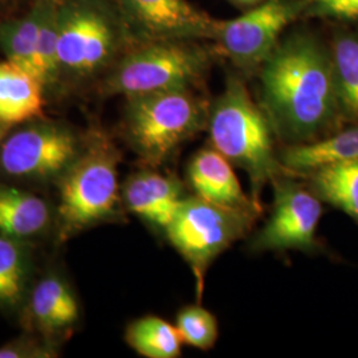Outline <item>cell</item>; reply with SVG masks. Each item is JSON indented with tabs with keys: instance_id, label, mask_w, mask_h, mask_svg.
<instances>
[{
	"instance_id": "cb8c5ba5",
	"label": "cell",
	"mask_w": 358,
	"mask_h": 358,
	"mask_svg": "<svg viewBox=\"0 0 358 358\" xmlns=\"http://www.w3.org/2000/svg\"><path fill=\"white\" fill-rule=\"evenodd\" d=\"M176 327L186 345L199 350H210L215 346L219 334L217 317L206 308L198 304L182 308Z\"/></svg>"
},
{
	"instance_id": "4316f807",
	"label": "cell",
	"mask_w": 358,
	"mask_h": 358,
	"mask_svg": "<svg viewBox=\"0 0 358 358\" xmlns=\"http://www.w3.org/2000/svg\"><path fill=\"white\" fill-rule=\"evenodd\" d=\"M231 3H234V4H236V6H242V7H245V6H254V4H259V3H262V1H264V0H230Z\"/></svg>"
},
{
	"instance_id": "ac0fdd59",
	"label": "cell",
	"mask_w": 358,
	"mask_h": 358,
	"mask_svg": "<svg viewBox=\"0 0 358 358\" xmlns=\"http://www.w3.org/2000/svg\"><path fill=\"white\" fill-rule=\"evenodd\" d=\"M44 11V0H36L26 16L0 23V48L7 60L38 77V31Z\"/></svg>"
},
{
	"instance_id": "e0dca14e",
	"label": "cell",
	"mask_w": 358,
	"mask_h": 358,
	"mask_svg": "<svg viewBox=\"0 0 358 358\" xmlns=\"http://www.w3.org/2000/svg\"><path fill=\"white\" fill-rule=\"evenodd\" d=\"M51 220L50 207L32 192L0 185V234L17 241L45 230Z\"/></svg>"
},
{
	"instance_id": "7a4b0ae2",
	"label": "cell",
	"mask_w": 358,
	"mask_h": 358,
	"mask_svg": "<svg viewBox=\"0 0 358 358\" xmlns=\"http://www.w3.org/2000/svg\"><path fill=\"white\" fill-rule=\"evenodd\" d=\"M207 129L213 148L245 170L252 199L259 203L263 186L287 170L275 153L268 117L256 106L238 77H229L226 90L210 110Z\"/></svg>"
},
{
	"instance_id": "d4e9b609",
	"label": "cell",
	"mask_w": 358,
	"mask_h": 358,
	"mask_svg": "<svg viewBox=\"0 0 358 358\" xmlns=\"http://www.w3.org/2000/svg\"><path fill=\"white\" fill-rule=\"evenodd\" d=\"M306 16L357 20L358 0H307Z\"/></svg>"
},
{
	"instance_id": "8fae6325",
	"label": "cell",
	"mask_w": 358,
	"mask_h": 358,
	"mask_svg": "<svg viewBox=\"0 0 358 358\" xmlns=\"http://www.w3.org/2000/svg\"><path fill=\"white\" fill-rule=\"evenodd\" d=\"M125 20L137 36L161 40H215L220 20L186 0H120Z\"/></svg>"
},
{
	"instance_id": "7c38bea8",
	"label": "cell",
	"mask_w": 358,
	"mask_h": 358,
	"mask_svg": "<svg viewBox=\"0 0 358 358\" xmlns=\"http://www.w3.org/2000/svg\"><path fill=\"white\" fill-rule=\"evenodd\" d=\"M121 195L130 213L164 231L185 199L179 180L155 171L131 176L125 182Z\"/></svg>"
},
{
	"instance_id": "6da1fadb",
	"label": "cell",
	"mask_w": 358,
	"mask_h": 358,
	"mask_svg": "<svg viewBox=\"0 0 358 358\" xmlns=\"http://www.w3.org/2000/svg\"><path fill=\"white\" fill-rule=\"evenodd\" d=\"M260 83L264 113L288 143L325 137L341 117L332 53L309 34L278 43L262 64Z\"/></svg>"
},
{
	"instance_id": "30bf717a",
	"label": "cell",
	"mask_w": 358,
	"mask_h": 358,
	"mask_svg": "<svg viewBox=\"0 0 358 358\" xmlns=\"http://www.w3.org/2000/svg\"><path fill=\"white\" fill-rule=\"evenodd\" d=\"M306 8L307 0H264L235 19L220 20L215 41L239 68L262 66L282 31L304 15Z\"/></svg>"
},
{
	"instance_id": "9c48e42d",
	"label": "cell",
	"mask_w": 358,
	"mask_h": 358,
	"mask_svg": "<svg viewBox=\"0 0 358 358\" xmlns=\"http://www.w3.org/2000/svg\"><path fill=\"white\" fill-rule=\"evenodd\" d=\"M81 148L71 129L48 122L32 124L1 142L0 169L15 178H60Z\"/></svg>"
},
{
	"instance_id": "9a60e30c",
	"label": "cell",
	"mask_w": 358,
	"mask_h": 358,
	"mask_svg": "<svg viewBox=\"0 0 358 358\" xmlns=\"http://www.w3.org/2000/svg\"><path fill=\"white\" fill-rule=\"evenodd\" d=\"M44 85L38 77L10 60L0 63V124L32 121L44 112Z\"/></svg>"
},
{
	"instance_id": "5b68a950",
	"label": "cell",
	"mask_w": 358,
	"mask_h": 358,
	"mask_svg": "<svg viewBox=\"0 0 358 358\" xmlns=\"http://www.w3.org/2000/svg\"><path fill=\"white\" fill-rule=\"evenodd\" d=\"M259 213L257 208L215 205L198 195L185 196L165 232L192 268L198 303L203 296L206 272L211 263L250 232Z\"/></svg>"
},
{
	"instance_id": "44dd1931",
	"label": "cell",
	"mask_w": 358,
	"mask_h": 358,
	"mask_svg": "<svg viewBox=\"0 0 358 358\" xmlns=\"http://www.w3.org/2000/svg\"><path fill=\"white\" fill-rule=\"evenodd\" d=\"M331 53L341 117L358 124V35H338Z\"/></svg>"
},
{
	"instance_id": "277c9868",
	"label": "cell",
	"mask_w": 358,
	"mask_h": 358,
	"mask_svg": "<svg viewBox=\"0 0 358 358\" xmlns=\"http://www.w3.org/2000/svg\"><path fill=\"white\" fill-rule=\"evenodd\" d=\"M120 152L101 133H93L75 162L60 177L57 219L65 239L118 214Z\"/></svg>"
},
{
	"instance_id": "ba28073f",
	"label": "cell",
	"mask_w": 358,
	"mask_h": 358,
	"mask_svg": "<svg viewBox=\"0 0 358 358\" xmlns=\"http://www.w3.org/2000/svg\"><path fill=\"white\" fill-rule=\"evenodd\" d=\"M118 47L113 17L90 3H71L59 10L57 53L60 69L90 76L108 64Z\"/></svg>"
},
{
	"instance_id": "5bb4252c",
	"label": "cell",
	"mask_w": 358,
	"mask_h": 358,
	"mask_svg": "<svg viewBox=\"0 0 358 358\" xmlns=\"http://www.w3.org/2000/svg\"><path fill=\"white\" fill-rule=\"evenodd\" d=\"M279 159L285 170L304 176L324 167L358 161V125L319 140L289 143Z\"/></svg>"
},
{
	"instance_id": "3957f363",
	"label": "cell",
	"mask_w": 358,
	"mask_h": 358,
	"mask_svg": "<svg viewBox=\"0 0 358 358\" xmlns=\"http://www.w3.org/2000/svg\"><path fill=\"white\" fill-rule=\"evenodd\" d=\"M124 133L149 166H159L183 142L207 128L210 110L192 88L127 97Z\"/></svg>"
},
{
	"instance_id": "484cf974",
	"label": "cell",
	"mask_w": 358,
	"mask_h": 358,
	"mask_svg": "<svg viewBox=\"0 0 358 358\" xmlns=\"http://www.w3.org/2000/svg\"><path fill=\"white\" fill-rule=\"evenodd\" d=\"M51 350L40 348L35 343L17 341L0 348V358L50 357Z\"/></svg>"
},
{
	"instance_id": "83f0119b",
	"label": "cell",
	"mask_w": 358,
	"mask_h": 358,
	"mask_svg": "<svg viewBox=\"0 0 358 358\" xmlns=\"http://www.w3.org/2000/svg\"><path fill=\"white\" fill-rule=\"evenodd\" d=\"M7 128L8 127L0 124V145H1V142L4 141V138L7 137Z\"/></svg>"
},
{
	"instance_id": "52a82bcc",
	"label": "cell",
	"mask_w": 358,
	"mask_h": 358,
	"mask_svg": "<svg viewBox=\"0 0 358 358\" xmlns=\"http://www.w3.org/2000/svg\"><path fill=\"white\" fill-rule=\"evenodd\" d=\"M273 207L267 223L251 239L255 252L299 250L313 252L320 248L316 231L322 217V201L299 182L282 178L272 180Z\"/></svg>"
},
{
	"instance_id": "2e32d148",
	"label": "cell",
	"mask_w": 358,
	"mask_h": 358,
	"mask_svg": "<svg viewBox=\"0 0 358 358\" xmlns=\"http://www.w3.org/2000/svg\"><path fill=\"white\" fill-rule=\"evenodd\" d=\"M80 309L68 284L50 275L34 287L29 297L31 322L44 334H57L73 327Z\"/></svg>"
},
{
	"instance_id": "7402d4cb",
	"label": "cell",
	"mask_w": 358,
	"mask_h": 358,
	"mask_svg": "<svg viewBox=\"0 0 358 358\" xmlns=\"http://www.w3.org/2000/svg\"><path fill=\"white\" fill-rule=\"evenodd\" d=\"M29 259L23 241L0 234V307H16L24 297Z\"/></svg>"
},
{
	"instance_id": "ffe728a7",
	"label": "cell",
	"mask_w": 358,
	"mask_h": 358,
	"mask_svg": "<svg viewBox=\"0 0 358 358\" xmlns=\"http://www.w3.org/2000/svg\"><path fill=\"white\" fill-rule=\"evenodd\" d=\"M125 341L146 358L179 357L183 344L177 327L158 316H145L129 324Z\"/></svg>"
},
{
	"instance_id": "603a6c76",
	"label": "cell",
	"mask_w": 358,
	"mask_h": 358,
	"mask_svg": "<svg viewBox=\"0 0 358 358\" xmlns=\"http://www.w3.org/2000/svg\"><path fill=\"white\" fill-rule=\"evenodd\" d=\"M59 10L57 0H44L38 43V77L44 87L52 85L62 72L57 53Z\"/></svg>"
},
{
	"instance_id": "4fadbf2b",
	"label": "cell",
	"mask_w": 358,
	"mask_h": 358,
	"mask_svg": "<svg viewBox=\"0 0 358 358\" xmlns=\"http://www.w3.org/2000/svg\"><path fill=\"white\" fill-rule=\"evenodd\" d=\"M187 177L195 195L211 203L260 210V205L244 194L232 164L214 148L202 149L192 157Z\"/></svg>"
},
{
	"instance_id": "d6986e66",
	"label": "cell",
	"mask_w": 358,
	"mask_h": 358,
	"mask_svg": "<svg viewBox=\"0 0 358 358\" xmlns=\"http://www.w3.org/2000/svg\"><path fill=\"white\" fill-rule=\"evenodd\" d=\"M310 190L358 223V161L324 167L306 174Z\"/></svg>"
},
{
	"instance_id": "8992f818",
	"label": "cell",
	"mask_w": 358,
	"mask_h": 358,
	"mask_svg": "<svg viewBox=\"0 0 358 358\" xmlns=\"http://www.w3.org/2000/svg\"><path fill=\"white\" fill-rule=\"evenodd\" d=\"M210 64L211 53L194 40L149 41L120 60L105 80L103 92L131 97L192 88Z\"/></svg>"
}]
</instances>
